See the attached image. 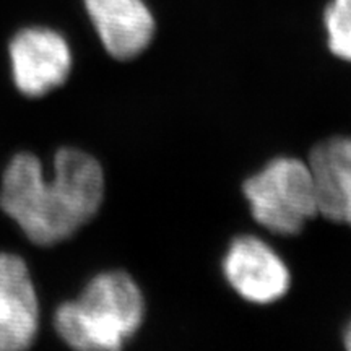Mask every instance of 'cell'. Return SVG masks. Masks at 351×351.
<instances>
[{
    "mask_svg": "<svg viewBox=\"0 0 351 351\" xmlns=\"http://www.w3.org/2000/svg\"><path fill=\"white\" fill-rule=\"evenodd\" d=\"M104 199L101 165L77 148L56 153L54 178L46 179L41 161L21 152L2 176L0 207L38 245L62 243L98 213Z\"/></svg>",
    "mask_w": 351,
    "mask_h": 351,
    "instance_id": "1",
    "label": "cell"
},
{
    "mask_svg": "<svg viewBox=\"0 0 351 351\" xmlns=\"http://www.w3.org/2000/svg\"><path fill=\"white\" fill-rule=\"evenodd\" d=\"M143 315L138 285L125 271L111 270L91 278L78 300L57 307L54 326L75 351H122Z\"/></svg>",
    "mask_w": 351,
    "mask_h": 351,
    "instance_id": "2",
    "label": "cell"
},
{
    "mask_svg": "<svg viewBox=\"0 0 351 351\" xmlns=\"http://www.w3.org/2000/svg\"><path fill=\"white\" fill-rule=\"evenodd\" d=\"M244 195L254 219L275 234H298L319 215L313 174L296 158L271 160L244 182Z\"/></svg>",
    "mask_w": 351,
    "mask_h": 351,
    "instance_id": "3",
    "label": "cell"
},
{
    "mask_svg": "<svg viewBox=\"0 0 351 351\" xmlns=\"http://www.w3.org/2000/svg\"><path fill=\"white\" fill-rule=\"evenodd\" d=\"M8 52L16 90L28 98H39L64 85L72 69L67 41L47 28L21 29Z\"/></svg>",
    "mask_w": 351,
    "mask_h": 351,
    "instance_id": "4",
    "label": "cell"
},
{
    "mask_svg": "<svg viewBox=\"0 0 351 351\" xmlns=\"http://www.w3.org/2000/svg\"><path fill=\"white\" fill-rule=\"evenodd\" d=\"M223 274L241 298L256 304L280 300L289 288V270L282 257L256 236L232 241L223 258Z\"/></svg>",
    "mask_w": 351,
    "mask_h": 351,
    "instance_id": "5",
    "label": "cell"
},
{
    "mask_svg": "<svg viewBox=\"0 0 351 351\" xmlns=\"http://www.w3.org/2000/svg\"><path fill=\"white\" fill-rule=\"evenodd\" d=\"M39 302L28 265L0 252V351H28L38 339Z\"/></svg>",
    "mask_w": 351,
    "mask_h": 351,
    "instance_id": "6",
    "label": "cell"
},
{
    "mask_svg": "<svg viewBox=\"0 0 351 351\" xmlns=\"http://www.w3.org/2000/svg\"><path fill=\"white\" fill-rule=\"evenodd\" d=\"M101 43L112 57L129 60L147 49L155 20L143 0H85Z\"/></svg>",
    "mask_w": 351,
    "mask_h": 351,
    "instance_id": "7",
    "label": "cell"
},
{
    "mask_svg": "<svg viewBox=\"0 0 351 351\" xmlns=\"http://www.w3.org/2000/svg\"><path fill=\"white\" fill-rule=\"evenodd\" d=\"M317 213L351 228V138L332 137L311 152Z\"/></svg>",
    "mask_w": 351,
    "mask_h": 351,
    "instance_id": "8",
    "label": "cell"
},
{
    "mask_svg": "<svg viewBox=\"0 0 351 351\" xmlns=\"http://www.w3.org/2000/svg\"><path fill=\"white\" fill-rule=\"evenodd\" d=\"M332 54L351 62V0H333L326 12Z\"/></svg>",
    "mask_w": 351,
    "mask_h": 351,
    "instance_id": "9",
    "label": "cell"
},
{
    "mask_svg": "<svg viewBox=\"0 0 351 351\" xmlns=\"http://www.w3.org/2000/svg\"><path fill=\"white\" fill-rule=\"evenodd\" d=\"M345 346H346V351H351V324L348 327V330L345 333Z\"/></svg>",
    "mask_w": 351,
    "mask_h": 351,
    "instance_id": "10",
    "label": "cell"
}]
</instances>
